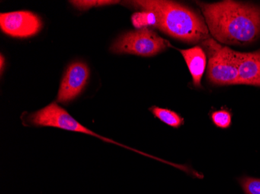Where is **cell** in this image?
Returning <instances> with one entry per match:
<instances>
[{"label": "cell", "mask_w": 260, "mask_h": 194, "mask_svg": "<svg viewBox=\"0 0 260 194\" xmlns=\"http://www.w3.org/2000/svg\"><path fill=\"white\" fill-rule=\"evenodd\" d=\"M198 4L207 28L217 42L225 45H245L259 37V7L231 0Z\"/></svg>", "instance_id": "6da1fadb"}, {"label": "cell", "mask_w": 260, "mask_h": 194, "mask_svg": "<svg viewBox=\"0 0 260 194\" xmlns=\"http://www.w3.org/2000/svg\"><path fill=\"white\" fill-rule=\"evenodd\" d=\"M131 4L151 14L153 27L174 38L192 44L210 38L204 20L195 12L181 4L164 0H142Z\"/></svg>", "instance_id": "7a4b0ae2"}, {"label": "cell", "mask_w": 260, "mask_h": 194, "mask_svg": "<svg viewBox=\"0 0 260 194\" xmlns=\"http://www.w3.org/2000/svg\"><path fill=\"white\" fill-rule=\"evenodd\" d=\"M201 45L205 48L208 58V80L219 86L239 84V70L234 50L212 38L207 39Z\"/></svg>", "instance_id": "3957f363"}, {"label": "cell", "mask_w": 260, "mask_h": 194, "mask_svg": "<svg viewBox=\"0 0 260 194\" xmlns=\"http://www.w3.org/2000/svg\"><path fill=\"white\" fill-rule=\"evenodd\" d=\"M27 121L32 126L51 127V128H60V129L66 130V131H74V132L82 133V134L90 135V136L96 137V138H99V139L105 141V142L113 143V144H117V145L125 147L128 149L133 150L136 152L148 156V157L154 159V160H157L165 163H168L165 160H160V159L153 157V156H150V154H145V153L140 152V151L134 149V148H128V147L119 144L116 141H112L109 138H105V137L98 135L96 133L84 127V125L79 123L78 121H76L67 110L58 106L55 102L45 106L42 110L30 113L27 117Z\"/></svg>", "instance_id": "277c9868"}, {"label": "cell", "mask_w": 260, "mask_h": 194, "mask_svg": "<svg viewBox=\"0 0 260 194\" xmlns=\"http://www.w3.org/2000/svg\"><path fill=\"white\" fill-rule=\"evenodd\" d=\"M167 42L150 29L144 27L119 37L111 48L113 53L150 57L165 50Z\"/></svg>", "instance_id": "5b68a950"}, {"label": "cell", "mask_w": 260, "mask_h": 194, "mask_svg": "<svg viewBox=\"0 0 260 194\" xmlns=\"http://www.w3.org/2000/svg\"><path fill=\"white\" fill-rule=\"evenodd\" d=\"M0 26L12 37H28L40 31L42 23L40 17L31 12L17 11L1 14Z\"/></svg>", "instance_id": "8992f818"}, {"label": "cell", "mask_w": 260, "mask_h": 194, "mask_svg": "<svg viewBox=\"0 0 260 194\" xmlns=\"http://www.w3.org/2000/svg\"><path fill=\"white\" fill-rule=\"evenodd\" d=\"M88 67L82 62L70 65L66 71L57 96V102L67 103L81 93L88 80Z\"/></svg>", "instance_id": "52a82bcc"}, {"label": "cell", "mask_w": 260, "mask_h": 194, "mask_svg": "<svg viewBox=\"0 0 260 194\" xmlns=\"http://www.w3.org/2000/svg\"><path fill=\"white\" fill-rule=\"evenodd\" d=\"M239 84L260 87V49L253 52H235Z\"/></svg>", "instance_id": "ba28073f"}, {"label": "cell", "mask_w": 260, "mask_h": 194, "mask_svg": "<svg viewBox=\"0 0 260 194\" xmlns=\"http://www.w3.org/2000/svg\"><path fill=\"white\" fill-rule=\"evenodd\" d=\"M183 56L189 72L192 75V83L197 87L201 86V80L207 67V55L205 50L200 46L188 49L179 50Z\"/></svg>", "instance_id": "9c48e42d"}, {"label": "cell", "mask_w": 260, "mask_h": 194, "mask_svg": "<svg viewBox=\"0 0 260 194\" xmlns=\"http://www.w3.org/2000/svg\"><path fill=\"white\" fill-rule=\"evenodd\" d=\"M150 110L153 116L172 128H179L184 125L183 118L175 111L157 106H152L150 108Z\"/></svg>", "instance_id": "30bf717a"}, {"label": "cell", "mask_w": 260, "mask_h": 194, "mask_svg": "<svg viewBox=\"0 0 260 194\" xmlns=\"http://www.w3.org/2000/svg\"><path fill=\"white\" fill-rule=\"evenodd\" d=\"M210 118L216 127L222 129H227L232 125V113L226 109L213 112L210 114Z\"/></svg>", "instance_id": "8fae6325"}, {"label": "cell", "mask_w": 260, "mask_h": 194, "mask_svg": "<svg viewBox=\"0 0 260 194\" xmlns=\"http://www.w3.org/2000/svg\"><path fill=\"white\" fill-rule=\"evenodd\" d=\"M239 182L245 194H260V179L243 176Z\"/></svg>", "instance_id": "7c38bea8"}, {"label": "cell", "mask_w": 260, "mask_h": 194, "mask_svg": "<svg viewBox=\"0 0 260 194\" xmlns=\"http://www.w3.org/2000/svg\"><path fill=\"white\" fill-rule=\"evenodd\" d=\"M73 5L80 10H88L90 7H99V6L110 5L117 4V1H108V0H92V1H71Z\"/></svg>", "instance_id": "4fadbf2b"}, {"label": "cell", "mask_w": 260, "mask_h": 194, "mask_svg": "<svg viewBox=\"0 0 260 194\" xmlns=\"http://www.w3.org/2000/svg\"><path fill=\"white\" fill-rule=\"evenodd\" d=\"M3 66H4V58H3V56H1V67H2V70Z\"/></svg>", "instance_id": "5bb4252c"}]
</instances>
